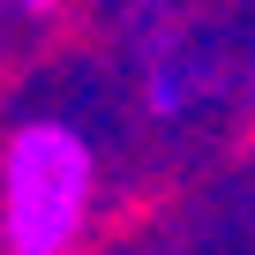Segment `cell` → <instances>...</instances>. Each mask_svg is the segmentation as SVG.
Wrapping results in <instances>:
<instances>
[{
	"label": "cell",
	"mask_w": 255,
	"mask_h": 255,
	"mask_svg": "<svg viewBox=\"0 0 255 255\" xmlns=\"http://www.w3.org/2000/svg\"><path fill=\"white\" fill-rule=\"evenodd\" d=\"M90 225V150L75 128L30 120L0 158V240L8 255H68Z\"/></svg>",
	"instance_id": "1"
}]
</instances>
